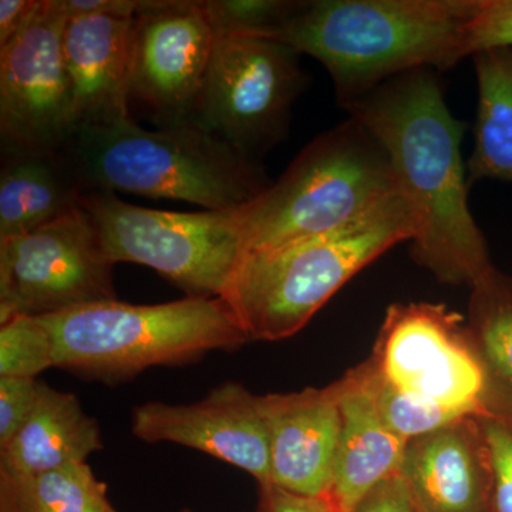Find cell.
<instances>
[{
	"instance_id": "cell-25",
	"label": "cell",
	"mask_w": 512,
	"mask_h": 512,
	"mask_svg": "<svg viewBox=\"0 0 512 512\" xmlns=\"http://www.w3.org/2000/svg\"><path fill=\"white\" fill-rule=\"evenodd\" d=\"M217 35L272 36L295 15L302 2L289 0H204Z\"/></svg>"
},
{
	"instance_id": "cell-24",
	"label": "cell",
	"mask_w": 512,
	"mask_h": 512,
	"mask_svg": "<svg viewBox=\"0 0 512 512\" xmlns=\"http://www.w3.org/2000/svg\"><path fill=\"white\" fill-rule=\"evenodd\" d=\"M366 362L369 366L370 383H372L377 410L384 424L400 439L404 441L416 439L463 417L448 412L436 404L424 402L410 394L400 392L377 375L369 359Z\"/></svg>"
},
{
	"instance_id": "cell-5",
	"label": "cell",
	"mask_w": 512,
	"mask_h": 512,
	"mask_svg": "<svg viewBox=\"0 0 512 512\" xmlns=\"http://www.w3.org/2000/svg\"><path fill=\"white\" fill-rule=\"evenodd\" d=\"M399 192L386 150L349 117L303 148L239 211L247 254L349 227Z\"/></svg>"
},
{
	"instance_id": "cell-19",
	"label": "cell",
	"mask_w": 512,
	"mask_h": 512,
	"mask_svg": "<svg viewBox=\"0 0 512 512\" xmlns=\"http://www.w3.org/2000/svg\"><path fill=\"white\" fill-rule=\"evenodd\" d=\"M86 192L62 151L2 156L0 239L28 234L77 210Z\"/></svg>"
},
{
	"instance_id": "cell-26",
	"label": "cell",
	"mask_w": 512,
	"mask_h": 512,
	"mask_svg": "<svg viewBox=\"0 0 512 512\" xmlns=\"http://www.w3.org/2000/svg\"><path fill=\"white\" fill-rule=\"evenodd\" d=\"M493 461V512H512V419L480 416Z\"/></svg>"
},
{
	"instance_id": "cell-13",
	"label": "cell",
	"mask_w": 512,
	"mask_h": 512,
	"mask_svg": "<svg viewBox=\"0 0 512 512\" xmlns=\"http://www.w3.org/2000/svg\"><path fill=\"white\" fill-rule=\"evenodd\" d=\"M131 433L146 443L194 448L269 484L268 429L258 396L242 384L222 383L190 404H140L131 413Z\"/></svg>"
},
{
	"instance_id": "cell-6",
	"label": "cell",
	"mask_w": 512,
	"mask_h": 512,
	"mask_svg": "<svg viewBox=\"0 0 512 512\" xmlns=\"http://www.w3.org/2000/svg\"><path fill=\"white\" fill-rule=\"evenodd\" d=\"M39 318L55 343L56 367L101 380L181 365L251 340L222 298L185 296L158 305L110 301Z\"/></svg>"
},
{
	"instance_id": "cell-31",
	"label": "cell",
	"mask_w": 512,
	"mask_h": 512,
	"mask_svg": "<svg viewBox=\"0 0 512 512\" xmlns=\"http://www.w3.org/2000/svg\"><path fill=\"white\" fill-rule=\"evenodd\" d=\"M42 0H2L0 2V47L20 35L39 12Z\"/></svg>"
},
{
	"instance_id": "cell-12",
	"label": "cell",
	"mask_w": 512,
	"mask_h": 512,
	"mask_svg": "<svg viewBox=\"0 0 512 512\" xmlns=\"http://www.w3.org/2000/svg\"><path fill=\"white\" fill-rule=\"evenodd\" d=\"M215 40L204 0H138L128 104L143 107L157 128L191 121Z\"/></svg>"
},
{
	"instance_id": "cell-10",
	"label": "cell",
	"mask_w": 512,
	"mask_h": 512,
	"mask_svg": "<svg viewBox=\"0 0 512 512\" xmlns=\"http://www.w3.org/2000/svg\"><path fill=\"white\" fill-rule=\"evenodd\" d=\"M384 382L458 416H484V373L467 322L443 303H394L370 357Z\"/></svg>"
},
{
	"instance_id": "cell-29",
	"label": "cell",
	"mask_w": 512,
	"mask_h": 512,
	"mask_svg": "<svg viewBox=\"0 0 512 512\" xmlns=\"http://www.w3.org/2000/svg\"><path fill=\"white\" fill-rule=\"evenodd\" d=\"M258 512H340L329 495L309 497L274 484L259 485Z\"/></svg>"
},
{
	"instance_id": "cell-4",
	"label": "cell",
	"mask_w": 512,
	"mask_h": 512,
	"mask_svg": "<svg viewBox=\"0 0 512 512\" xmlns=\"http://www.w3.org/2000/svg\"><path fill=\"white\" fill-rule=\"evenodd\" d=\"M402 194L362 220L285 247L249 252L221 296L251 340L296 335L326 302L375 259L414 237Z\"/></svg>"
},
{
	"instance_id": "cell-20",
	"label": "cell",
	"mask_w": 512,
	"mask_h": 512,
	"mask_svg": "<svg viewBox=\"0 0 512 512\" xmlns=\"http://www.w3.org/2000/svg\"><path fill=\"white\" fill-rule=\"evenodd\" d=\"M467 328L484 373V416L512 419V278L495 266L471 286Z\"/></svg>"
},
{
	"instance_id": "cell-27",
	"label": "cell",
	"mask_w": 512,
	"mask_h": 512,
	"mask_svg": "<svg viewBox=\"0 0 512 512\" xmlns=\"http://www.w3.org/2000/svg\"><path fill=\"white\" fill-rule=\"evenodd\" d=\"M493 47H512V0H477L468 30V56Z\"/></svg>"
},
{
	"instance_id": "cell-32",
	"label": "cell",
	"mask_w": 512,
	"mask_h": 512,
	"mask_svg": "<svg viewBox=\"0 0 512 512\" xmlns=\"http://www.w3.org/2000/svg\"><path fill=\"white\" fill-rule=\"evenodd\" d=\"M67 18L110 12H136L138 0H63Z\"/></svg>"
},
{
	"instance_id": "cell-28",
	"label": "cell",
	"mask_w": 512,
	"mask_h": 512,
	"mask_svg": "<svg viewBox=\"0 0 512 512\" xmlns=\"http://www.w3.org/2000/svg\"><path fill=\"white\" fill-rule=\"evenodd\" d=\"M40 382L29 377H0V450L15 439L35 407Z\"/></svg>"
},
{
	"instance_id": "cell-30",
	"label": "cell",
	"mask_w": 512,
	"mask_h": 512,
	"mask_svg": "<svg viewBox=\"0 0 512 512\" xmlns=\"http://www.w3.org/2000/svg\"><path fill=\"white\" fill-rule=\"evenodd\" d=\"M352 512H420L403 478H387L356 504Z\"/></svg>"
},
{
	"instance_id": "cell-7",
	"label": "cell",
	"mask_w": 512,
	"mask_h": 512,
	"mask_svg": "<svg viewBox=\"0 0 512 512\" xmlns=\"http://www.w3.org/2000/svg\"><path fill=\"white\" fill-rule=\"evenodd\" d=\"M82 207L114 265L154 269L194 298H221L247 254L239 211L170 212L89 191Z\"/></svg>"
},
{
	"instance_id": "cell-11",
	"label": "cell",
	"mask_w": 512,
	"mask_h": 512,
	"mask_svg": "<svg viewBox=\"0 0 512 512\" xmlns=\"http://www.w3.org/2000/svg\"><path fill=\"white\" fill-rule=\"evenodd\" d=\"M63 0H42L39 12L0 47L2 156L59 153L77 130L63 55Z\"/></svg>"
},
{
	"instance_id": "cell-33",
	"label": "cell",
	"mask_w": 512,
	"mask_h": 512,
	"mask_svg": "<svg viewBox=\"0 0 512 512\" xmlns=\"http://www.w3.org/2000/svg\"><path fill=\"white\" fill-rule=\"evenodd\" d=\"M181 512H194V511H191V510H184V511H181Z\"/></svg>"
},
{
	"instance_id": "cell-23",
	"label": "cell",
	"mask_w": 512,
	"mask_h": 512,
	"mask_svg": "<svg viewBox=\"0 0 512 512\" xmlns=\"http://www.w3.org/2000/svg\"><path fill=\"white\" fill-rule=\"evenodd\" d=\"M56 367L55 343L39 316L0 322V377H29Z\"/></svg>"
},
{
	"instance_id": "cell-2",
	"label": "cell",
	"mask_w": 512,
	"mask_h": 512,
	"mask_svg": "<svg viewBox=\"0 0 512 512\" xmlns=\"http://www.w3.org/2000/svg\"><path fill=\"white\" fill-rule=\"evenodd\" d=\"M477 0H313L269 36L328 70L340 106L417 69L468 56Z\"/></svg>"
},
{
	"instance_id": "cell-9",
	"label": "cell",
	"mask_w": 512,
	"mask_h": 512,
	"mask_svg": "<svg viewBox=\"0 0 512 512\" xmlns=\"http://www.w3.org/2000/svg\"><path fill=\"white\" fill-rule=\"evenodd\" d=\"M113 266L83 207L0 239V322L117 301Z\"/></svg>"
},
{
	"instance_id": "cell-18",
	"label": "cell",
	"mask_w": 512,
	"mask_h": 512,
	"mask_svg": "<svg viewBox=\"0 0 512 512\" xmlns=\"http://www.w3.org/2000/svg\"><path fill=\"white\" fill-rule=\"evenodd\" d=\"M103 450L99 421L84 412L73 393L40 382L25 426L0 450V476L30 477L87 463Z\"/></svg>"
},
{
	"instance_id": "cell-15",
	"label": "cell",
	"mask_w": 512,
	"mask_h": 512,
	"mask_svg": "<svg viewBox=\"0 0 512 512\" xmlns=\"http://www.w3.org/2000/svg\"><path fill=\"white\" fill-rule=\"evenodd\" d=\"M399 476L420 512H493V461L480 416L407 441Z\"/></svg>"
},
{
	"instance_id": "cell-16",
	"label": "cell",
	"mask_w": 512,
	"mask_h": 512,
	"mask_svg": "<svg viewBox=\"0 0 512 512\" xmlns=\"http://www.w3.org/2000/svg\"><path fill=\"white\" fill-rule=\"evenodd\" d=\"M136 12L70 16L63 55L77 128L130 119L131 39Z\"/></svg>"
},
{
	"instance_id": "cell-3",
	"label": "cell",
	"mask_w": 512,
	"mask_h": 512,
	"mask_svg": "<svg viewBox=\"0 0 512 512\" xmlns=\"http://www.w3.org/2000/svg\"><path fill=\"white\" fill-rule=\"evenodd\" d=\"M84 190L238 211L272 184L264 168L188 121L146 130L133 119L79 127L62 150Z\"/></svg>"
},
{
	"instance_id": "cell-17",
	"label": "cell",
	"mask_w": 512,
	"mask_h": 512,
	"mask_svg": "<svg viewBox=\"0 0 512 512\" xmlns=\"http://www.w3.org/2000/svg\"><path fill=\"white\" fill-rule=\"evenodd\" d=\"M336 386L342 427L328 495L340 512H352L377 484L399 474L407 441L384 424L367 362L349 370Z\"/></svg>"
},
{
	"instance_id": "cell-14",
	"label": "cell",
	"mask_w": 512,
	"mask_h": 512,
	"mask_svg": "<svg viewBox=\"0 0 512 512\" xmlns=\"http://www.w3.org/2000/svg\"><path fill=\"white\" fill-rule=\"evenodd\" d=\"M258 399L269 436V484L309 497L328 495L342 427L336 382Z\"/></svg>"
},
{
	"instance_id": "cell-1",
	"label": "cell",
	"mask_w": 512,
	"mask_h": 512,
	"mask_svg": "<svg viewBox=\"0 0 512 512\" xmlns=\"http://www.w3.org/2000/svg\"><path fill=\"white\" fill-rule=\"evenodd\" d=\"M345 110L389 156L416 221L410 241L414 261L441 284L471 288L494 265L468 207L470 184L461 154L466 124L448 109L439 72L417 69L394 77Z\"/></svg>"
},
{
	"instance_id": "cell-8",
	"label": "cell",
	"mask_w": 512,
	"mask_h": 512,
	"mask_svg": "<svg viewBox=\"0 0 512 512\" xmlns=\"http://www.w3.org/2000/svg\"><path fill=\"white\" fill-rule=\"evenodd\" d=\"M299 56L272 37L217 35L192 123L258 161L288 134L305 87Z\"/></svg>"
},
{
	"instance_id": "cell-21",
	"label": "cell",
	"mask_w": 512,
	"mask_h": 512,
	"mask_svg": "<svg viewBox=\"0 0 512 512\" xmlns=\"http://www.w3.org/2000/svg\"><path fill=\"white\" fill-rule=\"evenodd\" d=\"M478 86L474 147L467 161L468 184L512 183V47L471 56Z\"/></svg>"
},
{
	"instance_id": "cell-22",
	"label": "cell",
	"mask_w": 512,
	"mask_h": 512,
	"mask_svg": "<svg viewBox=\"0 0 512 512\" xmlns=\"http://www.w3.org/2000/svg\"><path fill=\"white\" fill-rule=\"evenodd\" d=\"M0 512H119L89 464L30 477L0 476Z\"/></svg>"
}]
</instances>
